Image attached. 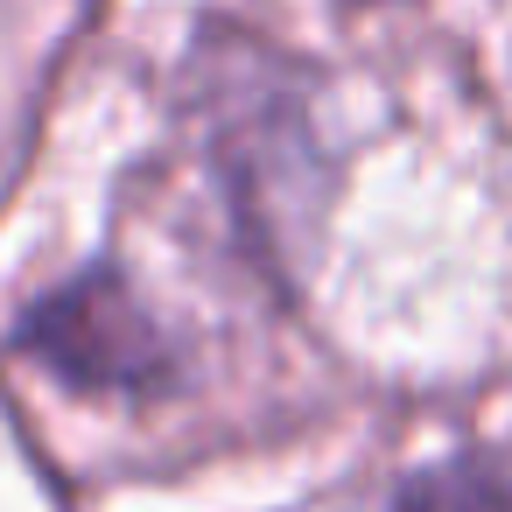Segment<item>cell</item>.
Listing matches in <instances>:
<instances>
[{
	"label": "cell",
	"instance_id": "6da1fadb",
	"mask_svg": "<svg viewBox=\"0 0 512 512\" xmlns=\"http://www.w3.org/2000/svg\"><path fill=\"white\" fill-rule=\"evenodd\" d=\"M22 344L71 386H148L162 372V337L113 274H85L36 302Z\"/></svg>",
	"mask_w": 512,
	"mask_h": 512
},
{
	"label": "cell",
	"instance_id": "7a4b0ae2",
	"mask_svg": "<svg viewBox=\"0 0 512 512\" xmlns=\"http://www.w3.org/2000/svg\"><path fill=\"white\" fill-rule=\"evenodd\" d=\"M421 512H512V498L491 477H477V470H449L442 484H428Z\"/></svg>",
	"mask_w": 512,
	"mask_h": 512
}]
</instances>
